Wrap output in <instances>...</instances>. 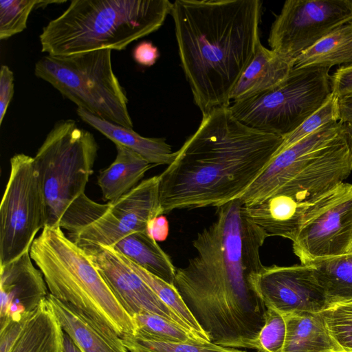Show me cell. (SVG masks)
<instances>
[{
	"label": "cell",
	"mask_w": 352,
	"mask_h": 352,
	"mask_svg": "<svg viewBox=\"0 0 352 352\" xmlns=\"http://www.w3.org/2000/svg\"><path fill=\"white\" fill-rule=\"evenodd\" d=\"M309 264L326 292L329 305L352 302V253Z\"/></svg>",
	"instance_id": "484cf974"
},
{
	"label": "cell",
	"mask_w": 352,
	"mask_h": 352,
	"mask_svg": "<svg viewBox=\"0 0 352 352\" xmlns=\"http://www.w3.org/2000/svg\"><path fill=\"white\" fill-rule=\"evenodd\" d=\"M340 134L339 122H333L279 152L236 199L246 205L267 198Z\"/></svg>",
	"instance_id": "2e32d148"
},
{
	"label": "cell",
	"mask_w": 352,
	"mask_h": 352,
	"mask_svg": "<svg viewBox=\"0 0 352 352\" xmlns=\"http://www.w3.org/2000/svg\"><path fill=\"white\" fill-rule=\"evenodd\" d=\"M47 299L63 331L82 352H129L121 336L110 327L50 294Z\"/></svg>",
	"instance_id": "ac0fdd59"
},
{
	"label": "cell",
	"mask_w": 352,
	"mask_h": 352,
	"mask_svg": "<svg viewBox=\"0 0 352 352\" xmlns=\"http://www.w3.org/2000/svg\"><path fill=\"white\" fill-rule=\"evenodd\" d=\"M80 118L111 140L115 144L125 146L142 156L153 166L170 165L175 159L177 151L162 138H146L133 129L126 128L78 108Z\"/></svg>",
	"instance_id": "ffe728a7"
},
{
	"label": "cell",
	"mask_w": 352,
	"mask_h": 352,
	"mask_svg": "<svg viewBox=\"0 0 352 352\" xmlns=\"http://www.w3.org/2000/svg\"><path fill=\"white\" fill-rule=\"evenodd\" d=\"M108 208V203L101 204L90 199L83 194L75 200L65 212L59 227L73 234L95 221Z\"/></svg>",
	"instance_id": "d6a6232c"
},
{
	"label": "cell",
	"mask_w": 352,
	"mask_h": 352,
	"mask_svg": "<svg viewBox=\"0 0 352 352\" xmlns=\"http://www.w3.org/2000/svg\"><path fill=\"white\" fill-rule=\"evenodd\" d=\"M115 145L117 154L114 161L101 170L98 177L102 198L109 202L129 192L142 181L146 172L154 166L135 151Z\"/></svg>",
	"instance_id": "7402d4cb"
},
{
	"label": "cell",
	"mask_w": 352,
	"mask_h": 352,
	"mask_svg": "<svg viewBox=\"0 0 352 352\" xmlns=\"http://www.w3.org/2000/svg\"><path fill=\"white\" fill-rule=\"evenodd\" d=\"M78 245L83 250L132 318L141 313H151L189 331L184 322L159 298L112 247L94 244Z\"/></svg>",
	"instance_id": "9a60e30c"
},
{
	"label": "cell",
	"mask_w": 352,
	"mask_h": 352,
	"mask_svg": "<svg viewBox=\"0 0 352 352\" xmlns=\"http://www.w3.org/2000/svg\"><path fill=\"white\" fill-rule=\"evenodd\" d=\"M14 95V74L7 65L0 70V124L1 125Z\"/></svg>",
	"instance_id": "d590c367"
},
{
	"label": "cell",
	"mask_w": 352,
	"mask_h": 352,
	"mask_svg": "<svg viewBox=\"0 0 352 352\" xmlns=\"http://www.w3.org/2000/svg\"><path fill=\"white\" fill-rule=\"evenodd\" d=\"M98 150L93 134L74 120L57 121L48 133L33 157L46 202V226H59L68 208L85 194Z\"/></svg>",
	"instance_id": "ba28073f"
},
{
	"label": "cell",
	"mask_w": 352,
	"mask_h": 352,
	"mask_svg": "<svg viewBox=\"0 0 352 352\" xmlns=\"http://www.w3.org/2000/svg\"><path fill=\"white\" fill-rule=\"evenodd\" d=\"M352 170V154L340 134L292 178L263 200L243 204L268 236L292 241L304 222L328 201Z\"/></svg>",
	"instance_id": "8992f818"
},
{
	"label": "cell",
	"mask_w": 352,
	"mask_h": 352,
	"mask_svg": "<svg viewBox=\"0 0 352 352\" xmlns=\"http://www.w3.org/2000/svg\"><path fill=\"white\" fill-rule=\"evenodd\" d=\"M338 97L331 93L327 101L318 110L292 133L283 137V142L276 155L314 133L324 126L333 122H338Z\"/></svg>",
	"instance_id": "f546056e"
},
{
	"label": "cell",
	"mask_w": 352,
	"mask_h": 352,
	"mask_svg": "<svg viewBox=\"0 0 352 352\" xmlns=\"http://www.w3.org/2000/svg\"><path fill=\"white\" fill-rule=\"evenodd\" d=\"M162 214L160 177L155 175L142 180L116 201L108 202L102 216L68 237L77 245L112 247L129 234L146 232L148 223Z\"/></svg>",
	"instance_id": "4fadbf2b"
},
{
	"label": "cell",
	"mask_w": 352,
	"mask_h": 352,
	"mask_svg": "<svg viewBox=\"0 0 352 352\" xmlns=\"http://www.w3.org/2000/svg\"><path fill=\"white\" fill-rule=\"evenodd\" d=\"M332 93L338 98L352 95V65H342L330 76Z\"/></svg>",
	"instance_id": "74e56055"
},
{
	"label": "cell",
	"mask_w": 352,
	"mask_h": 352,
	"mask_svg": "<svg viewBox=\"0 0 352 352\" xmlns=\"http://www.w3.org/2000/svg\"><path fill=\"white\" fill-rule=\"evenodd\" d=\"M30 254L50 294L83 311L120 336L134 334V319L83 250L59 226H45Z\"/></svg>",
	"instance_id": "5b68a950"
},
{
	"label": "cell",
	"mask_w": 352,
	"mask_h": 352,
	"mask_svg": "<svg viewBox=\"0 0 352 352\" xmlns=\"http://www.w3.org/2000/svg\"><path fill=\"white\" fill-rule=\"evenodd\" d=\"M330 68H293L274 88L234 102L230 109L245 125L284 137L318 110L332 93Z\"/></svg>",
	"instance_id": "9c48e42d"
},
{
	"label": "cell",
	"mask_w": 352,
	"mask_h": 352,
	"mask_svg": "<svg viewBox=\"0 0 352 352\" xmlns=\"http://www.w3.org/2000/svg\"><path fill=\"white\" fill-rule=\"evenodd\" d=\"M136 333L154 340L165 342H207L170 320L160 316L144 312L133 317Z\"/></svg>",
	"instance_id": "83f0119b"
},
{
	"label": "cell",
	"mask_w": 352,
	"mask_h": 352,
	"mask_svg": "<svg viewBox=\"0 0 352 352\" xmlns=\"http://www.w3.org/2000/svg\"><path fill=\"white\" fill-rule=\"evenodd\" d=\"M0 205V265L30 251L47 223V206L34 157L13 155Z\"/></svg>",
	"instance_id": "30bf717a"
},
{
	"label": "cell",
	"mask_w": 352,
	"mask_h": 352,
	"mask_svg": "<svg viewBox=\"0 0 352 352\" xmlns=\"http://www.w3.org/2000/svg\"><path fill=\"white\" fill-rule=\"evenodd\" d=\"M168 223L166 218L160 215L148 223L146 228L147 233L157 241H164L168 235Z\"/></svg>",
	"instance_id": "ab89813d"
},
{
	"label": "cell",
	"mask_w": 352,
	"mask_h": 352,
	"mask_svg": "<svg viewBox=\"0 0 352 352\" xmlns=\"http://www.w3.org/2000/svg\"><path fill=\"white\" fill-rule=\"evenodd\" d=\"M337 65H352V22L335 29L302 54L294 61L293 68H331Z\"/></svg>",
	"instance_id": "d4e9b609"
},
{
	"label": "cell",
	"mask_w": 352,
	"mask_h": 352,
	"mask_svg": "<svg viewBox=\"0 0 352 352\" xmlns=\"http://www.w3.org/2000/svg\"><path fill=\"white\" fill-rule=\"evenodd\" d=\"M64 331L47 299L32 314L10 352H63Z\"/></svg>",
	"instance_id": "603a6c76"
},
{
	"label": "cell",
	"mask_w": 352,
	"mask_h": 352,
	"mask_svg": "<svg viewBox=\"0 0 352 352\" xmlns=\"http://www.w3.org/2000/svg\"><path fill=\"white\" fill-rule=\"evenodd\" d=\"M283 316L286 336L282 352H344L330 335L321 312Z\"/></svg>",
	"instance_id": "44dd1931"
},
{
	"label": "cell",
	"mask_w": 352,
	"mask_h": 352,
	"mask_svg": "<svg viewBox=\"0 0 352 352\" xmlns=\"http://www.w3.org/2000/svg\"><path fill=\"white\" fill-rule=\"evenodd\" d=\"M302 264L348 254L352 248V184L342 182L333 195L302 225L292 241Z\"/></svg>",
	"instance_id": "7c38bea8"
},
{
	"label": "cell",
	"mask_w": 352,
	"mask_h": 352,
	"mask_svg": "<svg viewBox=\"0 0 352 352\" xmlns=\"http://www.w3.org/2000/svg\"><path fill=\"white\" fill-rule=\"evenodd\" d=\"M63 352H82L70 337L64 332Z\"/></svg>",
	"instance_id": "60d3db41"
},
{
	"label": "cell",
	"mask_w": 352,
	"mask_h": 352,
	"mask_svg": "<svg viewBox=\"0 0 352 352\" xmlns=\"http://www.w3.org/2000/svg\"><path fill=\"white\" fill-rule=\"evenodd\" d=\"M283 137L249 127L229 107L203 115L197 131L159 175L162 214L219 207L236 199L258 176Z\"/></svg>",
	"instance_id": "7a4b0ae2"
},
{
	"label": "cell",
	"mask_w": 352,
	"mask_h": 352,
	"mask_svg": "<svg viewBox=\"0 0 352 352\" xmlns=\"http://www.w3.org/2000/svg\"><path fill=\"white\" fill-rule=\"evenodd\" d=\"M341 135L352 154V95L338 98Z\"/></svg>",
	"instance_id": "8d00e7d4"
},
{
	"label": "cell",
	"mask_w": 352,
	"mask_h": 352,
	"mask_svg": "<svg viewBox=\"0 0 352 352\" xmlns=\"http://www.w3.org/2000/svg\"><path fill=\"white\" fill-rule=\"evenodd\" d=\"M267 237L243 204L232 200L197 234L195 256L176 269L174 286L210 342L250 349L263 327L267 307L255 278L264 266L260 249Z\"/></svg>",
	"instance_id": "6da1fadb"
},
{
	"label": "cell",
	"mask_w": 352,
	"mask_h": 352,
	"mask_svg": "<svg viewBox=\"0 0 352 352\" xmlns=\"http://www.w3.org/2000/svg\"><path fill=\"white\" fill-rule=\"evenodd\" d=\"M255 285L265 307L283 315L321 312L329 306L326 292L311 264L263 266Z\"/></svg>",
	"instance_id": "5bb4252c"
},
{
	"label": "cell",
	"mask_w": 352,
	"mask_h": 352,
	"mask_svg": "<svg viewBox=\"0 0 352 352\" xmlns=\"http://www.w3.org/2000/svg\"><path fill=\"white\" fill-rule=\"evenodd\" d=\"M349 253H352V248H351V251H350V252H349Z\"/></svg>",
	"instance_id": "b9f144b4"
},
{
	"label": "cell",
	"mask_w": 352,
	"mask_h": 352,
	"mask_svg": "<svg viewBox=\"0 0 352 352\" xmlns=\"http://www.w3.org/2000/svg\"><path fill=\"white\" fill-rule=\"evenodd\" d=\"M160 56V52L152 42L143 41L138 43L133 51V58L140 65L151 67L153 65Z\"/></svg>",
	"instance_id": "f35d334b"
},
{
	"label": "cell",
	"mask_w": 352,
	"mask_h": 352,
	"mask_svg": "<svg viewBox=\"0 0 352 352\" xmlns=\"http://www.w3.org/2000/svg\"><path fill=\"white\" fill-rule=\"evenodd\" d=\"M38 2V0H1L0 39L6 40L23 32Z\"/></svg>",
	"instance_id": "1f68e13d"
},
{
	"label": "cell",
	"mask_w": 352,
	"mask_h": 352,
	"mask_svg": "<svg viewBox=\"0 0 352 352\" xmlns=\"http://www.w3.org/2000/svg\"><path fill=\"white\" fill-rule=\"evenodd\" d=\"M130 352H247L223 347L210 342H165L144 338L138 333L121 337Z\"/></svg>",
	"instance_id": "f1b7e54d"
},
{
	"label": "cell",
	"mask_w": 352,
	"mask_h": 352,
	"mask_svg": "<svg viewBox=\"0 0 352 352\" xmlns=\"http://www.w3.org/2000/svg\"><path fill=\"white\" fill-rule=\"evenodd\" d=\"M111 51L100 50L61 56L46 55L36 63L34 74L78 108L133 129L126 91L113 70Z\"/></svg>",
	"instance_id": "52a82bcc"
},
{
	"label": "cell",
	"mask_w": 352,
	"mask_h": 352,
	"mask_svg": "<svg viewBox=\"0 0 352 352\" xmlns=\"http://www.w3.org/2000/svg\"><path fill=\"white\" fill-rule=\"evenodd\" d=\"M112 248L148 272L174 285L176 268L169 256L147 232L129 234Z\"/></svg>",
	"instance_id": "cb8c5ba5"
},
{
	"label": "cell",
	"mask_w": 352,
	"mask_h": 352,
	"mask_svg": "<svg viewBox=\"0 0 352 352\" xmlns=\"http://www.w3.org/2000/svg\"><path fill=\"white\" fill-rule=\"evenodd\" d=\"M321 314L337 344L344 352H352V302L329 305Z\"/></svg>",
	"instance_id": "4dcf8cb0"
},
{
	"label": "cell",
	"mask_w": 352,
	"mask_h": 352,
	"mask_svg": "<svg viewBox=\"0 0 352 352\" xmlns=\"http://www.w3.org/2000/svg\"><path fill=\"white\" fill-rule=\"evenodd\" d=\"M172 7L168 0H73L43 28L41 52L61 56L122 50L157 30Z\"/></svg>",
	"instance_id": "277c9868"
},
{
	"label": "cell",
	"mask_w": 352,
	"mask_h": 352,
	"mask_svg": "<svg viewBox=\"0 0 352 352\" xmlns=\"http://www.w3.org/2000/svg\"><path fill=\"white\" fill-rule=\"evenodd\" d=\"M31 316L20 320L0 324V352L10 351Z\"/></svg>",
	"instance_id": "e575fe53"
},
{
	"label": "cell",
	"mask_w": 352,
	"mask_h": 352,
	"mask_svg": "<svg viewBox=\"0 0 352 352\" xmlns=\"http://www.w3.org/2000/svg\"><path fill=\"white\" fill-rule=\"evenodd\" d=\"M32 261L28 251L0 265V324L30 316L48 296L44 276Z\"/></svg>",
	"instance_id": "e0dca14e"
},
{
	"label": "cell",
	"mask_w": 352,
	"mask_h": 352,
	"mask_svg": "<svg viewBox=\"0 0 352 352\" xmlns=\"http://www.w3.org/2000/svg\"><path fill=\"white\" fill-rule=\"evenodd\" d=\"M120 255L126 263L144 281L159 298L184 322L190 332L201 340L210 342L208 336L192 316L174 285H170L122 254Z\"/></svg>",
	"instance_id": "4316f807"
},
{
	"label": "cell",
	"mask_w": 352,
	"mask_h": 352,
	"mask_svg": "<svg viewBox=\"0 0 352 352\" xmlns=\"http://www.w3.org/2000/svg\"><path fill=\"white\" fill-rule=\"evenodd\" d=\"M286 336V323L283 314L267 308L265 324L250 349L258 352H282Z\"/></svg>",
	"instance_id": "836d02e7"
},
{
	"label": "cell",
	"mask_w": 352,
	"mask_h": 352,
	"mask_svg": "<svg viewBox=\"0 0 352 352\" xmlns=\"http://www.w3.org/2000/svg\"><path fill=\"white\" fill-rule=\"evenodd\" d=\"M293 67V63L260 42L254 58L235 85L231 100H245L274 88L287 78Z\"/></svg>",
	"instance_id": "d6986e66"
},
{
	"label": "cell",
	"mask_w": 352,
	"mask_h": 352,
	"mask_svg": "<svg viewBox=\"0 0 352 352\" xmlns=\"http://www.w3.org/2000/svg\"><path fill=\"white\" fill-rule=\"evenodd\" d=\"M261 10L260 0L173 3L181 65L203 115L230 106L232 90L261 42Z\"/></svg>",
	"instance_id": "3957f363"
},
{
	"label": "cell",
	"mask_w": 352,
	"mask_h": 352,
	"mask_svg": "<svg viewBox=\"0 0 352 352\" xmlns=\"http://www.w3.org/2000/svg\"><path fill=\"white\" fill-rule=\"evenodd\" d=\"M352 22V0H287L273 22L270 49L294 63L338 27Z\"/></svg>",
	"instance_id": "8fae6325"
}]
</instances>
